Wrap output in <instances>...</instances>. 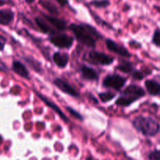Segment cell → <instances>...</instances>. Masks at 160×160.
<instances>
[{
    "label": "cell",
    "mask_w": 160,
    "mask_h": 160,
    "mask_svg": "<svg viewBox=\"0 0 160 160\" xmlns=\"http://www.w3.org/2000/svg\"><path fill=\"white\" fill-rule=\"evenodd\" d=\"M34 1V0H26L27 2H28V3H31V2H33Z\"/></svg>",
    "instance_id": "f1b7e54d"
},
{
    "label": "cell",
    "mask_w": 160,
    "mask_h": 160,
    "mask_svg": "<svg viewBox=\"0 0 160 160\" xmlns=\"http://www.w3.org/2000/svg\"><path fill=\"white\" fill-rule=\"evenodd\" d=\"M106 46L109 48L110 51L114 52L117 53V54L120 55L122 56H126V57H129L130 53L124 47H123L122 45H118L117 43H116L114 41L110 40V39H108L106 40Z\"/></svg>",
    "instance_id": "ba28073f"
},
{
    "label": "cell",
    "mask_w": 160,
    "mask_h": 160,
    "mask_svg": "<svg viewBox=\"0 0 160 160\" xmlns=\"http://www.w3.org/2000/svg\"><path fill=\"white\" fill-rule=\"evenodd\" d=\"M54 84L58 88L60 89V90L62 91V92H63L64 93L67 94V95H70L73 97L79 96V93H78L74 88H73L68 83L62 81V80L59 79V78H57V79L55 80Z\"/></svg>",
    "instance_id": "52a82bcc"
},
{
    "label": "cell",
    "mask_w": 160,
    "mask_h": 160,
    "mask_svg": "<svg viewBox=\"0 0 160 160\" xmlns=\"http://www.w3.org/2000/svg\"><path fill=\"white\" fill-rule=\"evenodd\" d=\"M56 1L62 6H66V5L67 4V2H68V0H56Z\"/></svg>",
    "instance_id": "484cf974"
},
{
    "label": "cell",
    "mask_w": 160,
    "mask_h": 160,
    "mask_svg": "<svg viewBox=\"0 0 160 160\" xmlns=\"http://www.w3.org/2000/svg\"><path fill=\"white\" fill-rule=\"evenodd\" d=\"M117 69L121 70L122 72H124V73H130V72L132 70L133 67L131 63H129V62H122V63L120 64L119 66H117Z\"/></svg>",
    "instance_id": "d6986e66"
},
{
    "label": "cell",
    "mask_w": 160,
    "mask_h": 160,
    "mask_svg": "<svg viewBox=\"0 0 160 160\" xmlns=\"http://www.w3.org/2000/svg\"><path fill=\"white\" fill-rule=\"evenodd\" d=\"M5 2H5V0H0V6H2V5H4Z\"/></svg>",
    "instance_id": "83f0119b"
},
{
    "label": "cell",
    "mask_w": 160,
    "mask_h": 160,
    "mask_svg": "<svg viewBox=\"0 0 160 160\" xmlns=\"http://www.w3.org/2000/svg\"><path fill=\"white\" fill-rule=\"evenodd\" d=\"M134 128L145 136H155L159 133L160 125L151 117H138L133 121Z\"/></svg>",
    "instance_id": "7a4b0ae2"
},
{
    "label": "cell",
    "mask_w": 160,
    "mask_h": 160,
    "mask_svg": "<svg viewBox=\"0 0 160 160\" xmlns=\"http://www.w3.org/2000/svg\"><path fill=\"white\" fill-rule=\"evenodd\" d=\"M89 57L94 62L101 64V65H109L114 60V58L112 56H108L105 53L96 51L91 52L90 54H89Z\"/></svg>",
    "instance_id": "8992f818"
},
{
    "label": "cell",
    "mask_w": 160,
    "mask_h": 160,
    "mask_svg": "<svg viewBox=\"0 0 160 160\" xmlns=\"http://www.w3.org/2000/svg\"><path fill=\"white\" fill-rule=\"evenodd\" d=\"M14 13L11 9H5L0 10V23L7 25L13 20Z\"/></svg>",
    "instance_id": "8fae6325"
},
{
    "label": "cell",
    "mask_w": 160,
    "mask_h": 160,
    "mask_svg": "<svg viewBox=\"0 0 160 160\" xmlns=\"http://www.w3.org/2000/svg\"><path fill=\"white\" fill-rule=\"evenodd\" d=\"M5 43H6V39L2 36L0 35V51L3 49L5 46Z\"/></svg>",
    "instance_id": "cb8c5ba5"
},
{
    "label": "cell",
    "mask_w": 160,
    "mask_h": 160,
    "mask_svg": "<svg viewBox=\"0 0 160 160\" xmlns=\"http://www.w3.org/2000/svg\"><path fill=\"white\" fill-rule=\"evenodd\" d=\"M0 70H7V67H6V66L5 65L3 62H2L1 61H0Z\"/></svg>",
    "instance_id": "4316f807"
},
{
    "label": "cell",
    "mask_w": 160,
    "mask_h": 160,
    "mask_svg": "<svg viewBox=\"0 0 160 160\" xmlns=\"http://www.w3.org/2000/svg\"><path fill=\"white\" fill-rule=\"evenodd\" d=\"M40 3L42 5V6H44V7H45L47 10L49 11L50 12H52V13H54V14H56V13L58 14L57 8H56V6H55L54 4H52V2H50L42 1V0H41Z\"/></svg>",
    "instance_id": "e0dca14e"
},
{
    "label": "cell",
    "mask_w": 160,
    "mask_h": 160,
    "mask_svg": "<svg viewBox=\"0 0 160 160\" xmlns=\"http://www.w3.org/2000/svg\"><path fill=\"white\" fill-rule=\"evenodd\" d=\"M145 87L151 95H160V84L154 80H148L145 81Z\"/></svg>",
    "instance_id": "7c38bea8"
},
{
    "label": "cell",
    "mask_w": 160,
    "mask_h": 160,
    "mask_svg": "<svg viewBox=\"0 0 160 160\" xmlns=\"http://www.w3.org/2000/svg\"><path fill=\"white\" fill-rule=\"evenodd\" d=\"M70 31L74 34L75 38L83 45H87L90 48L95 47V38L99 36L95 28L88 24H75L72 23L69 27Z\"/></svg>",
    "instance_id": "6da1fadb"
},
{
    "label": "cell",
    "mask_w": 160,
    "mask_h": 160,
    "mask_svg": "<svg viewBox=\"0 0 160 160\" xmlns=\"http://www.w3.org/2000/svg\"><path fill=\"white\" fill-rule=\"evenodd\" d=\"M38 96L40 97V98H42V99L43 100V101L45 102L46 103L47 105H48V106H49L50 108H52V109H54V110L56 111V112H57V113L59 114V115L60 116V117H62V118L63 119V120H65V121H67V117H66V116L64 115V114L62 113V112H61L60 109H59V107H58V106H56V104H54V103H53V102H52L50 101L49 99L46 98L45 96H42V95H41L40 94H38Z\"/></svg>",
    "instance_id": "2e32d148"
},
{
    "label": "cell",
    "mask_w": 160,
    "mask_h": 160,
    "mask_svg": "<svg viewBox=\"0 0 160 160\" xmlns=\"http://www.w3.org/2000/svg\"><path fill=\"white\" fill-rule=\"evenodd\" d=\"M50 42L58 48H69L73 45V39L66 34H53L50 37Z\"/></svg>",
    "instance_id": "277c9868"
},
{
    "label": "cell",
    "mask_w": 160,
    "mask_h": 160,
    "mask_svg": "<svg viewBox=\"0 0 160 160\" xmlns=\"http://www.w3.org/2000/svg\"><path fill=\"white\" fill-rule=\"evenodd\" d=\"M81 73H82V76L84 77L85 79L91 80V81H94V80L98 79V73L95 71L94 69L92 67H87L85 65H83L81 67Z\"/></svg>",
    "instance_id": "5bb4252c"
},
{
    "label": "cell",
    "mask_w": 160,
    "mask_h": 160,
    "mask_svg": "<svg viewBox=\"0 0 160 160\" xmlns=\"http://www.w3.org/2000/svg\"><path fill=\"white\" fill-rule=\"evenodd\" d=\"M127 79L117 74L109 75L103 81V85L107 88H112L116 90H120L126 83Z\"/></svg>",
    "instance_id": "5b68a950"
},
{
    "label": "cell",
    "mask_w": 160,
    "mask_h": 160,
    "mask_svg": "<svg viewBox=\"0 0 160 160\" xmlns=\"http://www.w3.org/2000/svg\"><path fill=\"white\" fill-rule=\"evenodd\" d=\"M44 17L52 25H53L59 31H62L67 28V21H65L64 20H61V19H58L48 15H44Z\"/></svg>",
    "instance_id": "4fadbf2b"
},
{
    "label": "cell",
    "mask_w": 160,
    "mask_h": 160,
    "mask_svg": "<svg viewBox=\"0 0 160 160\" xmlns=\"http://www.w3.org/2000/svg\"><path fill=\"white\" fill-rule=\"evenodd\" d=\"M115 96H116L115 94L112 93V92H102V93L99 94L100 99H101V101L103 102L110 101V100H112Z\"/></svg>",
    "instance_id": "ac0fdd59"
},
{
    "label": "cell",
    "mask_w": 160,
    "mask_h": 160,
    "mask_svg": "<svg viewBox=\"0 0 160 160\" xmlns=\"http://www.w3.org/2000/svg\"><path fill=\"white\" fill-rule=\"evenodd\" d=\"M132 75L134 78H136V79H138V80H141L144 78L143 73H142L141 71H138V70H136V71L134 72Z\"/></svg>",
    "instance_id": "603a6c76"
},
{
    "label": "cell",
    "mask_w": 160,
    "mask_h": 160,
    "mask_svg": "<svg viewBox=\"0 0 160 160\" xmlns=\"http://www.w3.org/2000/svg\"><path fill=\"white\" fill-rule=\"evenodd\" d=\"M35 21L36 23L38 24V26L42 29V31H43L44 33H47V34H55V31L48 26V23H47L42 18H41V17H37V18L35 19Z\"/></svg>",
    "instance_id": "9a60e30c"
},
{
    "label": "cell",
    "mask_w": 160,
    "mask_h": 160,
    "mask_svg": "<svg viewBox=\"0 0 160 160\" xmlns=\"http://www.w3.org/2000/svg\"><path fill=\"white\" fill-rule=\"evenodd\" d=\"M152 42L156 46L160 47V30H156L152 37Z\"/></svg>",
    "instance_id": "44dd1931"
},
{
    "label": "cell",
    "mask_w": 160,
    "mask_h": 160,
    "mask_svg": "<svg viewBox=\"0 0 160 160\" xmlns=\"http://www.w3.org/2000/svg\"><path fill=\"white\" fill-rule=\"evenodd\" d=\"M12 69L15 73L24 78H29V72L27 70L26 67L20 61H14L12 62Z\"/></svg>",
    "instance_id": "30bf717a"
},
{
    "label": "cell",
    "mask_w": 160,
    "mask_h": 160,
    "mask_svg": "<svg viewBox=\"0 0 160 160\" xmlns=\"http://www.w3.org/2000/svg\"><path fill=\"white\" fill-rule=\"evenodd\" d=\"M92 4L95 6V7L104 8L109 5V2L108 0H101V1H93L92 2Z\"/></svg>",
    "instance_id": "ffe728a7"
},
{
    "label": "cell",
    "mask_w": 160,
    "mask_h": 160,
    "mask_svg": "<svg viewBox=\"0 0 160 160\" xmlns=\"http://www.w3.org/2000/svg\"><path fill=\"white\" fill-rule=\"evenodd\" d=\"M53 61L57 67L63 68L67 65L69 61V56L67 53L55 52L53 55Z\"/></svg>",
    "instance_id": "9c48e42d"
},
{
    "label": "cell",
    "mask_w": 160,
    "mask_h": 160,
    "mask_svg": "<svg viewBox=\"0 0 160 160\" xmlns=\"http://www.w3.org/2000/svg\"><path fill=\"white\" fill-rule=\"evenodd\" d=\"M145 95L143 88L137 85H130L123 91V95L116 101V104L122 106H128Z\"/></svg>",
    "instance_id": "3957f363"
},
{
    "label": "cell",
    "mask_w": 160,
    "mask_h": 160,
    "mask_svg": "<svg viewBox=\"0 0 160 160\" xmlns=\"http://www.w3.org/2000/svg\"><path fill=\"white\" fill-rule=\"evenodd\" d=\"M68 110L70 111V112L72 114V115L76 116V117H78V118H79V119H82V118H81V116L80 115L79 113H78V112H76V111L73 110V109H72L71 108H68Z\"/></svg>",
    "instance_id": "d4e9b609"
},
{
    "label": "cell",
    "mask_w": 160,
    "mask_h": 160,
    "mask_svg": "<svg viewBox=\"0 0 160 160\" xmlns=\"http://www.w3.org/2000/svg\"><path fill=\"white\" fill-rule=\"evenodd\" d=\"M149 160H160V151L159 150H154L148 155Z\"/></svg>",
    "instance_id": "7402d4cb"
}]
</instances>
